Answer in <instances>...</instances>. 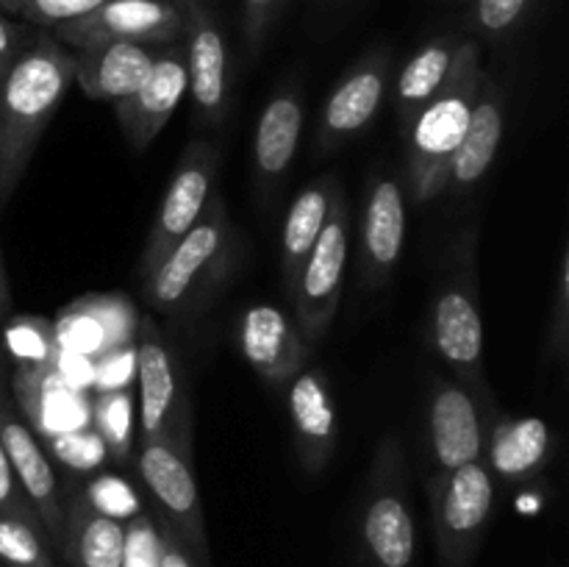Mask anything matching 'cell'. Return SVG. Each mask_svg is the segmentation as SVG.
Segmentation results:
<instances>
[{"instance_id":"obj_7","label":"cell","mask_w":569,"mask_h":567,"mask_svg":"<svg viewBox=\"0 0 569 567\" xmlns=\"http://www.w3.org/2000/svg\"><path fill=\"white\" fill-rule=\"evenodd\" d=\"M137 389H139V428L142 439L170 437L194 445L192 400L176 354L161 337L153 317H139L137 339Z\"/></svg>"},{"instance_id":"obj_13","label":"cell","mask_w":569,"mask_h":567,"mask_svg":"<svg viewBox=\"0 0 569 567\" xmlns=\"http://www.w3.org/2000/svg\"><path fill=\"white\" fill-rule=\"evenodd\" d=\"M187 87L183 39L181 42L161 44L148 78L131 94L114 100L117 126H120L122 139L131 145V150L142 153L153 145V139L164 131L170 117L181 106Z\"/></svg>"},{"instance_id":"obj_20","label":"cell","mask_w":569,"mask_h":567,"mask_svg":"<svg viewBox=\"0 0 569 567\" xmlns=\"http://www.w3.org/2000/svg\"><path fill=\"white\" fill-rule=\"evenodd\" d=\"M287 404L300 465L306 472L326 470L337 448V404L326 372L303 367L287 384Z\"/></svg>"},{"instance_id":"obj_33","label":"cell","mask_w":569,"mask_h":567,"mask_svg":"<svg viewBox=\"0 0 569 567\" xmlns=\"http://www.w3.org/2000/svg\"><path fill=\"white\" fill-rule=\"evenodd\" d=\"M100 3L106 0H0V11L9 17H20L22 22L42 28V31H53L61 22L89 14Z\"/></svg>"},{"instance_id":"obj_27","label":"cell","mask_w":569,"mask_h":567,"mask_svg":"<svg viewBox=\"0 0 569 567\" xmlns=\"http://www.w3.org/2000/svg\"><path fill=\"white\" fill-rule=\"evenodd\" d=\"M303 133V103L295 89L272 94L256 122L253 161L264 178H278L289 170Z\"/></svg>"},{"instance_id":"obj_2","label":"cell","mask_w":569,"mask_h":567,"mask_svg":"<svg viewBox=\"0 0 569 567\" xmlns=\"http://www.w3.org/2000/svg\"><path fill=\"white\" fill-rule=\"evenodd\" d=\"M483 72L481 44L461 39L445 83L406 128V167L417 203H428L448 189L450 161L467 131Z\"/></svg>"},{"instance_id":"obj_34","label":"cell","mask_w":569,"mask_h":567,"mask_svg":"<svg viewBox=\"0 0 569 567\" xmlns=\"http://www.w3.org/2000/svg\"><path fill=\"white\" fill-rule=\"evenodd\" d=\"M120 567H161L159 517L139 511L126 520V548H122Z\"/></svg>"},{"instance_id":"obj_22","label":"cell","mask_w":569,"mask_h":567,"mask_svg":"<svg viewBox=\"0 0 569 567\" xmlns=\"http://www.w3.org/2000/svg\"><path fill=\"white\" fill-rule=\"evenodd\" d=\"M506 133V89L483 72L470 122L461 137L459 150L453 153L448 172V189L467 192L487 178L495 156L500 150V139Z\"/></svg>"},{"instance_id":"obj_3","label":"cell","mask_w":569,"mask_h":567,"mask_svg":"<svg viewBox=\"0 0 569 567\" xmlns=\"http://www.w3.org/2000/svg\"><path fill=\"white\" fill-rule=\"evenodd\" d=\"M415 554L417 528L403 442L398 434H383L359 511V561L361 567H411Z\"/></svg>"},{"instance_id":"obj_42","label":"cell","mask_w":569,"mask_h":567,"mask_svg":"<svg viewBox=\"0 0 569 567\" xmlns=\"http://www.w3.org/2000/svg\"><path fill=\"white\" fill-rule=\"evenodd\" d=\"M11 315V287H9V276H6V265L3 256H0V320Z\"/></svg>"},{"instance_id":"obj_4","label":"cell","mask_w":569,"mask_h":567,"mask_svg":"<svg viewBox=\"0 0 569 567\" xmlns=\"http://www.w3.org/2000/svg\"><path fill=\"white\" fill-rule=\"evenodd\" d=\"M476 231H467L461 237V265L450 270L439 287L437 298H433L431 309V337L433 348H437L439 359L450 367L456 381L465 384L467 389L478 395V398L489 400V384H487V365H483V317L478 309V292H476Z\"/></svg>"},{"instance_id":"obj_29","label":"cell","mask_w":569,"mask_h":567,"mask_svg":"<svg viewBox=\"0 0 569 567\" xmlns=\"http://www.w3.org/2000/svg\"><path fill=\"white\" fill-rule=\"evenodd\" d=\"M133 417H137V400L131 389H98L89 404V426L103 439L109 461L126 467L137 459L133 448Z\"/></svg>"},{"instance_id":"obj_19","label":"cell","mask_w":569,"mask_h":567,"mask_svg":"<svg viewBox=\"0 0 569 567\" xmlns=\"http://www.w3.org/2000/svg\"><path fill=\"white\" fill-rule=\"evenodd\" d=\"M406 245V195L395 176H378L361 217V281L378 287L392 276Z\"/></svg>"},{"instance_id":"obj_1","label":"cell","mask_w":569,"mask_h":567,"mask_svg":"<svg viewBox=\"0 0 569 567\" xmlns=\"http://www.w3.org/2000/svg\"><path fill=\"white\" fill-rule=\"evenodd\" d=\"M72 83L76 53L50 31H39L0 81V211L14 198Z\"/></svg>"},{"instance_id":"obj_21","label":"cell","mask_w":569,"mask_h":567,"mask_svg":"<svg viewBox=\"0 0 569 567\" xmlns=\"http://www.w3.org/2000/svg\"><path fill=\"white\" fill-rule=\"evenodd\" d=\"M9 389L17 409L22 411V417L39 439L72 431V428H81L89 422V417H81V389L72 387L56 365H17Z\"/></svg>"},{"instance_id":"obj_9","label":"cell","mask_w":569,"mask_h":567,"mask_svg":"<svg viewBox=\"0 0 569 567\" xmlns=\"http://www.w3.org/2000/svg\"><path fill=\"white\" fill-rule=\"evenodd\" d=\"M189 26V0H106L89 14L56 26L53 37L72 50L103 42L172 44Z\"/></svg>"},{"instance_id":"obj_40","label":"cell","mask_w":569,"mask_h":567,"mask_svg":"<svg viewBox=\"0 0 569 567\" xmlns=\"http://www.w3.org/2000/svg\"><path fill=\"white\" fill-rule=\"evenodd\" d=\"M3 511H20V515H31L33 506L28 504L26 493L20 489L14 470H11L9 459H6L3 448H0V515ZM37 515V511H33Z\"/></svg>"},{"instance_id":"obj_17","label":"cell","mask_w":569,"mask_h":567,"mask_svg":"<svg viewBox=\"0 0 569 567\" xmlns=\"http://www.w3.org/2000/svg\"><path fill=\"white\" fill-rule=\"evenodd\" d=\"M139 315L122 295H87L67 306L53 322L59 354L103 359L137 339Z\"/></svg>"},{"instance_id":"obj_41","label":"cell","mask_w":569,"mask_h":567,"mask_svg":"<svg viewBox=\"0 0 569 567\" xmlns=\"http://www.w3.org/2000/svg\"><path fill=\"white\" fill-rule=\"evenodd\" d=\"M161 567H200L167 523H161Z\"/></svg>"},{"instance_id":"obj_31","label":"cell","mask_w":569,"mask_h":567,"mask_svg":"<svg viewBox=\"0 0 569 567\" xmlns=\"http://www.w3.org/2000/svg\"><path fill=\"white\" fill-rule=\"evenodd\" d=\"M6 348L14 356L17 365L26 367H50L59 361V345H56L53 322L44 317L22 315L6 322Z\"/></svg>"},{"instance_id":"obj_24","label":"cell","mask_w":569,"mask_h":567,"mask_svg":"<svg viewBox=\"0 0 569 567\" xmlns=\"http://www.w3.org/2000/svg\"><path fill=\"white\" fill-rule=\"evenodd\" d=\"M159 48L139 42H103L72 50L76 53V83L87 98L114 103V100L131 94L148 78Z\"/></svg>"},{"instance_id":"obj_26","label":"cell","mask_w":569,"mask_h":567,"mask_svg":"<svg viewBox=\"0 0 569 567\" xmlns=\"http://www.w3.org/2000/svg\"><path fill=\"white\" fill-rule=\"evenodd\" d=\"M337 189V178H317L315 183L300 189L298 198L289 206L287 222H283L281 231V270L289 295H292L306 256L315 248L317 237H320L322 226H326Z\"/></svg>"},{"instance_id":"obj_11","label":"cell","mask_w":569,"mask_h":567,"mask_svg":"<svg viewBox=\"0 0 569 567\" xmlns=\"http://www.w3.org/2000/svg\"><path fill=\"white\" fill-rule=\"evenodd\" d=\"M217 178V148L211 142L189 145L167 183L164 200H161L156 220L144 239L142 256H139V270L148 278L161 259L172 250V245L200 220L211 192H214Z\"/></svg>"},{"instance_id":"obj_38","label":"cell","mask_w":569,"mask_h":567,"mask_svg":"<svg viewBox=\"0 0 569 567\" xmlns=\"http://www.w3.org/2000/svg\"><path fill=\"white\" fill-rule=\"evenodd\" d=\"M39 31H42V28L28 26V22L14 20V17L0 11V81H3L6 72L11 70V64L37 42Z\"/></svg>"},{"instance_id":"obj_23","label":"cell","mask_w":569,"mask_h":567,"mask_svg":"<svg viewBox=\"0 0 569 567\" xmlns=\"http://www.w3.org/2000/svg\"><path fill=\"white\" fill-rule=\"evenodd\" d=\"M553 450V428L537 415L495 417L487 426L483 465L500 481H526L537 476Z\"/></svg>"},{"instance_id":"obj_37","label":"cell","mask_w":569,"mask_h":567,"mask_svg":"<svg viewBox=\"0 0 569 567\" xmlns=\"http://www.w3.org/2000/svg\"><path fill=\"white\" fill-rule=\"evenodd\" d=\"M531 0H478L472 9V26L487 37H506L526 17Z\"/></svg>"},{"instance_id":"obj_18","label":"cell","mask_w":569,"mask_h":567,"mask_svg":"<svg viewBox=\"0 0 569 567\" xmlns=\"http://www.w3.org/2000/svg\"><path fill=\"white\" fill-rule=\"evenodd\" d=\"M239 350L259 378L287 387L309 361V345L287 311L272 304H253L239 320Z\"/></svg>"},{"instance_id":"obj_16","label":"cell","mask_w":569,"mask_h":567,"mask_svg":"<svg viewBox=\"0 0 569 567\" xmlns=\"http://www.w3.org/2000/svg\"><path fill=\"white\" fill-rule=\"evenodd\" d=\"M183 53H187V92L192 98L194 117L206 126H220L231 109L228 48L214 14L200 0H189Z\"/></svg>"},{"instance_id":"obj_25","label":"cell","mask_w":569,"mask_h":567,"mask_svg":"<svg viewBox=\"0 0 569 567\" xmlns=\"http://www.w3.org/2000/svg\"><path fill=\"white\" fill-rule=\"evenodd\" d=\"M59 548L72 567H120L126 548V523L100 515L81 489L64 495V523Z\"/></svg>"},{"instance_id":"obj_32","label":"cell","mask_w":569,"mask_h":567,"mask_svg":"<svg viewBox=\"0 0 569 567\" xmlns=\"http://www.w3.org/2000/svg\"><path fill=\"white\" fill-rule=\"evenodd\" d=\"M42 448L50 461L56 459L61 467L78 472V476L98 470V467H103L109 461L103 439L98 437V431L89 422L81 428H72V431L42 439Z\"/></svg>"},{"instance_id":"obj_14","label":"cell","mask_w":569,"mask_h":567,"mask_svg":"<svg viewBox=\"0 0 569 567\" xmlns=\"http://www.w3.org/2000/svg\"><path fill=\"white\" fill-rule=\"evenodd\" d=\"M487 426L481 398L456 378H439L428 400V448L433 472H448L483 459Z\"/></svg>"},{"instance_id":"obj_6","label":"cell","mask_w":569,"mask_h":567,"mask_svg":"<svg viewBox=\"0 0 569 567\" xmlns=\"http://www.w3.org/2000/svg\"><path fill=\"white\" fill-rule=\"evenodd\" d=\"M133 465L148 493L159 504V520L176 531V537L200 567H209L203 500H200L198 476H194V445L170 437L142 439Z\"/></svg>"},{"instance_id":"obj_15","label":"cell","mask_w":569,"mask_h":567,"mask_svg":"<svg viewBox=\"0 0 569 567\" xmlns=\"http://www.w3.org/2000/svg\"><path fill=\"white\" fill-rule=\"evenodd\" d=\"M389 87V56L383 50L361 56L337 81L320 109L315 148L317 153H331L339 145L365 131L381 111Z\"/></svg>"},{"instance_id":"obj_5","label":"cell","mask_w":569,"mask_h":567,"mask_svg":"<svg viewBox=\"0 0 569 567\" xmlns=\"http://www.w3.org/2000/svg\"><path fill=\"white\" fill-rule=\"evenodd\" d=\"M439 567H470L495 511V478L483 459L426 481Z\"/></svg>"},{"instance_id":"obj_30","label":"cell","mask_w":569,"mask_h":567,"mask_svg":"<svg viewBox=\"0 0 569 567\" xmlns=\"http://www.w3.org/2000/svg\"><path fill=\"white\" fill-rule=\"evenodd\" d=\"M0 565L3 567H56L50 537L39 517L3 511L0 515Z\"/></svg>"},{"instance_id":"obj_12","label":"cell","mask_w":569,"mask_h":567,"mask_svg":"<svg viewBox=\"0 0 569 567\" xmlns=\"http://www.w3.org/2000/svg\"><path fill=\"white\" fill-rule=\"evenodd\" d=\"M0 448L20 481V489L26 493L28 504L33 506L39 523L48 531L50 543L59 545L61 523H64V493H61L53 461L44 454L42 439L33 434V428L28 426L11 398V389L3 376V361H0Z\"/></svg>"},{"instance_id":"obj_28","label":"cell","mask_w":569,"mask_h":567,"mask_svg":"<svg viewBox=\"0 0 569 567\" xmlns=\"http://www.w3.org/2000/svg\"><path fill=\"white\" fill-rule=\"evenodd\" d=\"M459 44L461 39L456 37H437L422 44L403 64L398 83H395V106H398V115L406 128L445 83Z\"/></svg>"},{"instance_id":"obj_36","label":"cell","mask_w":569,"mask_h":567,"mask_svg":"<svg viewBox=\"0 0 569 567\" xmlns=\"http://www.w3.org/2000/svg\"><path fill=\"white\" fill-rule=\"evenodd\" d=\"M569 348V242L561 245L559 276H556L553 315L548 322V342L545 354L550 361H565Z\"/></svg>"},{"instance_id":"obj_8","label":"cell","mask_w":569,"mask_h":567,"mask_svg":"<svg viewBox=\"0 0 569 567\" xmlns=\"http://www.w3.org/2000/svg\"><path fill=\"white\" fill-rule=\"evenodd\" d=\"M348 253L350 203L342 189H337L326 226H322L315 248L306 256L292 295H289L295 304V315H298V326L303 328V339H309V342L326 337L333 317H337L339 300H342Z\"/></svg>"},{"instance_id":"obj_10","label":"cell","mask_w":569,"mask_h":567,"mask_svg":"<svg viewBox=\"0 0 569 567\" xmlns=\"http://www.w3.org/2000/svg\"><path fill=\"white\" fill-rule=\"evenodd\" d=\"M231 242V220L226 200L211 195L200 220L172 245L170 253L144 278V298L150 309L176 311L187 304L189 295L200 287L206 276L226 259Z\"/></svg>"},{"instance_id":"obj_39","label":"cell","mask_w":569,"mask_h":567,"mask_svg":"<svg viewBox=\"0 0 569 567\" xmlns=\"http://www.w3.org/2000/svg\"><path fill=\"white\" fill-rule=\"evenodd\" d=\"M278 3L281 0H244V37H248V44L253 50L264 39L267 26H270L278 11Z\"/></svg>"},{"instance_id":"obj_35","label":"cell","mask_w":569,"mask_h":567,"mask_svg":"<svg viewBox=\"0 0 569 567\" xmlns=\"http://www.w3.org/2000/svg\"><path fill=\"white\" fill-rule=\"evenodd\" d=\"M81 493H83V498L89 500V506H92V509H98L100 515H106V517H114V520H120V523L131 520L133 515H139V511H142V506H139V498H137V493L131 489V484L122 481V478H117V476L92 478V481H89Z\"/></svg>"}]
</instances>
